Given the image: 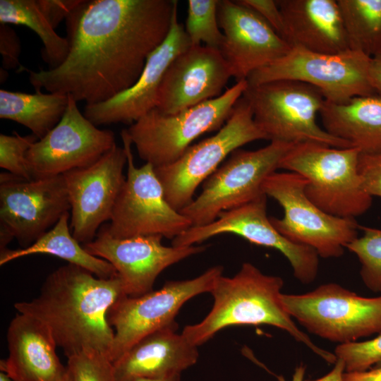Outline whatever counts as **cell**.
Instances as JSON below:
<instances>
[{"label":"cell","mask_w":381,"mask_h":381,"mask_svg":"<svg viewBox=\"0 0 381 381\" xmlns=\"http://www.w3.org/2000/svg\"><path fill=\"white\" fill-rule=\"evenodd\" d=\"M70 217L69 212L64 213L51 229L28 248L1 250L0 265L30 255L49 254L83 267L99 278L116 275L111 263L87 253L73 237L68 223Z\"/></svg>","instance_id":"cell-26"},{"label":"cell","mask_w":381,"mask_h":381,"mask_svg":"<svg viewBox=\"0 0 381 381\" xmlns=\"http://www.w3.org/2000/svg\"><path fill=\"white\" fill-rule=\"evenodd\" d=\"M0 52L2 56V66L11 69L20 66L19 56L20 43L14 30L7 24L0 25Z\"/></svg>","instance_id":"cell-36"},{"label":"cell","mask_w":381,"mask_h":381,"mask_svg":"<svg viewBox=\"0 0 381 381\" xmlns=\"http://www.w3.org/2000/svg\"><path fill=\"white\" fill-rule=\"evenodd\" d=\"M219 0H188L185 31L191 46L220 49L224 39L217 17Z\"/></svg>","instance_id":"cell-30"},{"label":"cell","mask_w":381,"mask_h":381,"mask_svg":"<svg viewBox=\"0 0 381 381\" xmlns=\"http://www.w3.org/2000/svg\"><path fill=\"white\" fill-rule=\"evenodd\" d=\"M349 48L372 57L381 49V0H337Z\"/></svg>","instance_id":"cell-29"},{"label":"cell","mask_w":381,"mask_h":381,"mask_svg":"<svg viewBox=\"0 0 381 381\" xmlns=\"http://www.w3.org/2000/svg\"><path fill=\"white\" fill-rule=\"evenodd\" d=\"M243 97L250 106L256 125L270 141L314 142L339 148L352 147L317 123L325 99L309 84L272 80L248 85Z\"/></svg>","instance_id":"cell-6"},{"label":"cell","mask_w":381,"mask_h":381,"mask_svg":"<svg viewBox=\"0 0 381 381\" xmlns=\"http://www.w3.org/2000/svg\"><path fill=\"white\" fill-rule=\"evenodd\" d=\"M282 278L264 274L256 266L244 262L233 277H217L210 292L213 306L202 321L186 326L181 333L193 345L203 344L221 329L234 325H271L289 333L297 341L328 363L334 353L318 346L301 330L282 301Z\"/></svg>","instance_id":"cell-3"},{"label":"cell","mask_w":381,"mask_h":381,"mask_svg":"<svg viewBox=\"0 0 381 381\" xmlns=\"http://www.w3.org/2000/svg\"><path fill=\"white\" fill-rule=\"evenodd\" d=\"M177 324L144 337L113 363L116 381L164 377L181 373L197 363L198 346L190 344Z\"/></svg>","instance_id":"cell-24"},{"label":"cell","mask_w":381,"mask_h":381,"mask_svg":"<svg viewBox=\"0 0 381 381\" xmlns=\"http://www.w3.org/2000/svg\"><path fill=\"white\" fill-rule=\"evenodd\" d=\"M370 57L349 49L327 54L292 47L282 57L253 72L248 85L291 80L318 89L325 100L344 103L357 96L375 94L369 80Z\"/></svg>","instance_id":"cell-11"},{"label":"cell","mask_w":381,"mask_h":381,"mask_svg":"<svg viewBox=\"0 0 381 381\" xmlns=\"http://www.w3.org/2000/svg\"><path fill=\"white\" fill-rule=\"evenodd\" d=\"M306 183L302 176L290 171L267 176L262 192L284 210L282 218L270 217V220L288 240L313 248L319 257L339 258L358 236L359 225L354 218L334 216L318 207L306 195Z\"/></svg>","instance_id":"cell-7"},{"label":"cell","mask_w":381,"mask_h":381,"mask_svg":"<svg viewBox=\"0 0 381 381\" xmlns=\"http://www.w3.org/2000/svg\"><path fill=\"white\" fill-rule=\"evenodd\" d=\"M36 1L40 9L47 20L55 29L64 19H66L71 11L82 0Z\"/></svg>","instance_id":"cell-38"},{"label":"cell","mask_w":381,"mask_h":381,"mask_svg":"<svg viewBox=\"0 0 381 381\" xmlns=\"http://www.w3.org/2000/svg\"><path fill=\"white\" fill-rule=\"evenodd\" d=\"M334 354L344 363L345 372L365 371L381 361V333L365 341L338 344Z\"/></svg>","instance_id":"cell-34"},{"label":"cell","mask_w":381,"mask_h":381,"mask_svg":"<svg viewBox=\"0 0 381 381\" xmlns=\"http://www.w3.org/2000/svg\"><path fill=\"white\" fill-rule=\"evenodd\" d=\"M306 367L303 365L297 366L294 370L291 381H303ZM279 381H285L282 377H278Z\"/></svg>","instance_id":"cell-43"},{"label":"cell","mask_w":381,"mask_h":381,"mask_svg":"<svg viewBox=\"0 0 381 381\" xmlns=\"http://www.w3.org/2000/svg\"><path fill=\"white\" fill-rule=\"evenodd\" d=\"M268 140L256 125L248 102L243 96L225 124L212 136L191 145L174 162L155 167L164 198L176 210L189 205L195 192L224 159L243 145Z\"/></svg>","instance_id":"cell-8"},{"label":"cell","mask_w":381,"mask_h":381,"mask_svg":"<svg viewBox=\"0 0 381 381\" xmlns=\"http://www.w3.org/2000/svg\"><path fill=\"white\" fill-rule=\"evenodd\" d=\"M267 198L262 194L237 207L221 212L212 222L192 226L172 240L175 246H193L225 233L240 236L251 243L277 250L288 260L294 276L302 284L317 277L319 255L313 248L294 243L282 236L267 215Z\"/></svg>","instance_id":"cell-16"},{"label":"cell","mask_w":381,"mask_h":381,"mask_svg":"<svg viewBox=\"0 0 381 381\" xmlns=\"http://www.w3.org/2000/svg\"><path fill=\"white\" fill-rule=\"evenodd\" d=\"M360 155L355 147L303 142L294 144L279 169L306 179V195L325 212L355 219L369 210L373 200L363 186L358 171Z\"/></svg>","instance_id":"cell-4"},{"label":"cell","mask_w":381,"mask_h":381,"mask_svg":"<svg viewBox=\"0 0 381 381\" xmlns=\"http://www.w3.org/2000/svg\"><path fill=\"white\" fill-rule=\"evenodd\" d=\"M369 80L375 93L381 95V49L370 58Z\"/></svg>","instance_id":"cell-39"},{"label":"cell","mask_w":381,"mask_h":381,"mask_svg":"<svg viewBox=\"0 0 381 381\" xmlns=\"http://www.w3.org/2000/svg\"><path fill=\"white\" fill-rule=\"evenodd\" d=\"M344 380V381H381V365H375L363 372H345Z\"/></svg>","instance_id":"cell-40"},{"label":"cell","mask_w":381,"mask_h":381,"mask_svg":"<svg viewBox=\"0 0 381 381\" xmlns=\"http://www.w3.org/2000/svg\"><path fill=\"white\" fill-rule=\"evenodd\" d=\"M38 138L33 134L21 136L16 131L13 135L0 134V167L25 180L32 177L28 168L26 154Z\"/></svg>","instance_id":"cell-33"},{"label":"cell","mask_w":381,"mask_h":381,"mask_svg":"<svg viewBox=\"0 0 381 381\" xmlns=\"http://www.w3.org/2000/svg\"><path fill=\"white\" fill-rule=\"evenodd\" d=\"M282 38L291 47L336 54L349 49L337 0H279Z\"/></svg>","instance_id":"cell-23"},{"label":"cell","mask_w":381,"mask_h":381,"mask_svg":"<svg viewBox=\"0 0 381 381\" xmlns=\"http://www.w3.org/2000/svg\"><path fill=\"white\" fill-rule=\"evenodd\" d=\"M232 77L219 49L190 46L169 66L162 80L156 108L174 114L214 99Z\"/></svg>","instance_id":"cell-20"},{"label":"cell","mask_w":381,"mask_h":381,"mask_svg":"<svg viewBox=\"0 0 381 381\" xmlns=\"http://www.w3.org/2000/svg\"><path fill=\"white\" fill-rule=\"evenodd\" d=\"M319 115L331 135L361 154H381V95L357 96L344 103L325 100Z\"/></svg>","instance_id":"cell-25"},{"label":"cell","mask_w":381,"mask_h":381,"mask_svg":"<svg viewBox=\"0 0 381 381\" xmlns=\"http://www.w3.org/2000/svg\"><path fill=\"white\" fill-rule=\"evenodd\" d=\"M0 381H15L4 372L0 373Z\"/></svg>","instance_id":"cell-45"},{"label":"cell","mask_w":381,"mask_h":381,"mask_svg":"<svg viewBox=\"0 0 381 381\" xmlns=\"http://www.w3.org/2000/svg\"><path fill=\"white\" fill-rule=\"evenodd\" d=\"M127 155V175L116 201L108 233L116 238L160 235L171 238L192 226L191 222L166 200L154 166L145 162L137 167L126 129L121 133Z\"/></svg>","instance_id":"cell-12"},{"label":"cell","mask_w":381,"mask_h":381,"mask_svg":"<svg viewBox=\"0 0 381 381\" xmlns=\"http://www.w3.org/2000/svg\"><path fill=\"white\" fill-rule=\"evenodd\" d=\"M240 4L253 9L259 14L274 31L282 37L283 17L277 1L274 0H237Z\"/></svg>","instance_id":"cell-37"},{"label":"cell","mask_w":381,"mask_h":381,"mask_svg":"<svg viewBox=\"0 0 381 381\" xmlns=\"http://www.w3.org/2000/svg\"><path fill=\"white\" fill-rule=\"evenodd\" d=\"M0 22L24 25L32 30L43 44L42 55L49 69L59 66L66 58L69 49L66 37L56 34L36 0H1Z\"/></svg>","instance_id":"cell-28"},{"label":"cell","mask_w":381,"mask_h":381,"mask_svg":"<svg viewBox=\"0 0 381 381\" xmlns=\"http://www.w3.org/2000/svg\"><path fill=\"white\" fill-rule=\"evenodd\" d=\"M162 238L148 235L116 238L103 224L95 238L82 246L90 254L111 263L126 295L136 297L152 291L157 277L166 268L206 250L205 246H166Z\"/></svg>","instance_id":"cell-18"},{"label":"cell","mask_w":381,"mask_h":381,"mask_svg":"<svg viewBox=\"0 0 381 381\" xmlns=\"http://www.w3.org/2000/svg\"><path fill=\"white\" fill-rule=\"evenodd\" d=\"M376 365H381V361H380L379 363H377Z\"/></svg>","instance_id":"cell-46"},{"label":"cell","mask_w":381,"mask_h":381,"mask_svg":"<svg viewBox=\"0 0 381 381\" xmlns=\"http://www.w3.org/2000/svg\"><path fill=\"white\" fill-rule=\"evenodd\" d=\"M291 315L310 333L342 344L381 333V295L364 297L336 283L282 294Z\"/></svg>","instance_id":"cell-9"},{"label":"cell","mask_w":381,"mask_h":381,"mask_svg":"<svg viewBox=\"0 0 381 381\" xmlns=\"http://www.w3.org/2000/svg\"><path fill=\"white\" fill-rule=\"evenodd\" d=\"M222 272V266L212 267L193 279L169 281L158 290L118 300L107 313L114 331L111 361L116 363L144 337L175 324L182 306L195 296L210 293Z\"/></svg>","instance_id":"cell-13"},{"label":"cell","mask_w":381,"mask_h":381,"mask_svg":"<svg viewBox=\"0 0 381 381\" xmlns=\"http://www.w3.org/2000/svg\"><path fill=\"white\" fill-rule=\"evenodd\" d=\"M125 149L116 144L90 166L63 174L71 206L70 227L80 243L92 241L110 220L116 201L126 180Z\"/></svg>","instance_id":"cell-17"},{"label":"cell","mask_w":381,"mask_h":381,"mask_svg":"<svg viewBox=\"0 0 381 381\" xmlns=\"http://www.w3.org/2000/svg\"><path fill=\"white\" fill-rule=\"evenodd\" d=\"M6 339L8 356L0 361V369L13 380L58 381L66 372L51 332L37 319L18 313L8 325Z\"/></svg>","instance_id":"cell-22"},{"label":"cell","mask_w":381,"mask_h":381,"mask_svg":"<svg viewBox=\"0 0 381 381\" xmlns=\"http://www.w3.org/2000/svg\"><path fill=\"white\" fill-rule=\"evenodd\" d=\"M217 17L224 36L219 50L236 82L247 80L292 47L259 14L237 0H219Z\"/></svg>","instance_id":"cell-19"},{"label":"cell","mask_w":381,"mask_h":381,"mask_svg":"<svg viewBox=\"0 0 381 381\" xmlns=\"http://www.w3.org/2000/svg\"><path fill=\"white\" fill-rule=\"evenodd\" d=\"M363 234L346 249L354 253L361 264L360 275L365 286L381 293V229L359 225Z\"/></svg>","instance_id":"cell-31"},{"label":"cell","mask_w":381,"mask_h":381,"mask_svg":"<svg viewBox=\"0 0 381 381\" xmlns=\"http://www.w3.org/2000/svg\"><path fill=\"white\" fill-rule=\"evenodd\" d=\"M248 86L246 80L238 81L220 96L174 114L152 109L126 129L139 157L154 167L174 162L196 138L225 124Z\"/></svg>","instance_id":"cell-5"},{"label":"cell","mask_w":381,"mask_h":381,"mask_svg":"<svg viewBox=\"0 0 381 381\" xmlns=\"http://www.w3.org/2000/svg\"><path fill=\"white\" fill-rule=\"evenodd\" d=\"M126 296L118 274L102 279L68 263L47 277L37 297L16 302L14 308L42 322L67 358L96 351L110 359L114 331L107 313Z\"/></svg>","instance_id":"cell-2"},{"label":"cell","mask_w":381,"mask_h":381,"mask_svg":"<svg viewBox=\"0 0 381 381\" xmlns=\"http://www.w3.org/2000/svg\"><path fill=\"white\" fill-rule=\"evenodd\" d=\"M58 381H73V376L68 367L65 374Z\"/></svg>","instance_id":"cell-44"},{"label":"cell","mask_w":381,"mask_h":381,"mask_svg":"<svg viewBox=\"0 0 381 381\" xmlns=\"http://www.w3.org/2000/svg\"><path fill=\"white\" fill-rule=\"evenodd\" d=\"M294 143L271 141L255 150L241 148L207 178L200 195L179 212L192 223L203 226L214 222L219 214L264 194L265 180L277 169Z\"/></svg>","instance_id":"cell-10"},{"label":"cell","mask_w":381,"mask_h":381,"mask_svg":"<svg viewBox=\"0 0 381 381\" xmlns=\"http://www.w3.org/2000/svg\"><path fill=\"white\" fill-rule=\"evenodd\" d=\"M68 102V95L42 92L30 94L1 89L0 118L25 126L40 139L60 121Z\"/></svg>","instance_id":"cell-27"},{"label":"cell","mask_w":381,"mask_h":381,"mask_svg":"<svg viewBox=\"0 0 381 381\" xmlns=\"http://www.w3.org/2000/svg\"><path fill=\"white\" fill-rule=\"evenodd\" d=\"M131 381H181V374L174 375L164 377H156V378L142 377V378H137Z\"/></svg>","instance_id":"cell-42"},{"label":"cell","mask_w":381,"mask_h":381,"mask_svg":"<svg viewBox=\"0 0 381 381\" xmlns=\"http://www.w3.org/2000/svg\"><path fill=\"white\" fill-rule=\"evenodd\" d=\"M358 171L365 190L371 197L381 198V154H361Z\"/></svg>","instance_id":"cell-35"},{"label":"cell","mask_w":381,"mask_h":381,"mask_svg":"<svg viewBox=\"0 0 381 381\" xmlns=\"http://www.w3.org/2000/svg\"><path fill=\"white\" fill-rule=\"evenodd\" d=\"M115 145L114 132L98 128L68 95L61 119L30 146L26 159L32 179L59 176L90 166Z\"/></svg>","instance_id":"cell-15"},{"label":"cell","mask_w":381,"mask_h":381,"mask_svg":"<svg viewBox=\"0 0 381 381\" xmlns=\"http://www.w3.org/2000/svg\"><path fill=\"white\" fill-rule=\"evenodd\" d=\"M71 210L63 174L25 180L0 175V249L16 238L20 248L34 243Z\"/></svg>","instance_id":"cell-14"},{"label":"cell","mask_w":381,"mask_h":381,"mask_svg":"<svg viewBox=\"0 0 381 381\" xmlns=\"http://www.w3.org/2000/svg\"><path fill=\"white\" fill-rule=\"evenodd\" d=\"M73 381H116L113 363L105 354L84 351L68 358Z\"/></svg>","instance_id":"cell-32"},{"label":"cell","mask_w":381,"mask_h":381,"mask_svg":"<svg viewBox=\"0 0 381 381\" xmlns=\"http://www.w3.org/2000/svg\"><path fill=\"white\" fill-rule=\"evenodd\" d=\"M345 371L344 363L341 359L337 358L334 368L329 373L318 379L305 381H344V374Z\"/></svg>","instance_id":"cell-41"},{"label":"cell","mask_w":381,"mask_h":381,"mask_svg":"<svg viewBox=\"0 0 381 381\" xmlns=\"http://www.w3.org/2000/svg\"><path fill=\"white\" fill-rule=\"evenodd\" d=\"M191 46L176 8L169 33L147 58L138 81L128 90L98 104H86L85 116L94 125L133 124L156 108L159 89L172 61Z\"/></svg>","instance_id":"cell-21"},{"label":"cell","mask_w":381,"mask_h":381,"mask_svg":"<svg viewBox=\"0 0 381 381\" xmlns=\"http://www.w3.org/2000/svg\"><path fill=\"white\" fill-rule=\"evenodd\" d=\"M176 0H82L66 18L68 53L57 67L28 71L36 92L86 104L131 88L148 56L165 40Z\"/></svg>","instance_id":"cell-1"}]
</instances>
